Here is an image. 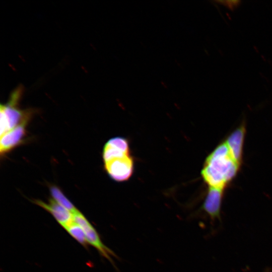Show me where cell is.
<instances>
[{"label":"cell","instance_id":"52a82bcc","mask_svg":"<svg viewBox=\"0 0 272 272\" xmlns=\"http://www.w3.org/2000/svg\"><path fill=\"white\" fill-rule=\"evenodd\" d=\"M32 201L50 213L63 228L74 222L73 214L53 198H50L48 203L39 199H35Z\"/></svg>","mask_w":272,"mask_h":272},{"label":"cell","instance_id":"5b68a950","mask_svg":"<svg viewBox=\"0 0 272 272\" xmlns=\"http://www.w3.org/2000/svg\"><path fill=\"white\" fill-rule=\"evenodd\" d=\"M225 191L215 188H208L200 210L210 219L215 221L221 220V208Z\"/></svg>","mask_w":272,"mask_h":272},{"label":"cell","instance_id":"30bf717a","mask_svg":"<svg viewBox=\"0 0 272 272\" xmlns=\"http://www.w3.org/2000/svg\"><path fill=\"white\" fill-rule=\"evenodd\" d=\"M49 189L53 199L58 203L67 209L73 214L79 211L58 187L52 185Z\"/></svg>","mask_w":272,"mask_h":272},{"label":"cell","instance_id":"3957f363","mask_svg":"<svg viewBox=\"0 0 272 272\" xmlns=\"http://www.w3.org/2000/svg\"><path fill=\"white\" fill-rule=\"evenodd\" d=\"M73 219L74 222L83 229L88 244L96 248L102 256L116 267L111 256L117 257V256L113 251L104 244L98 232L86 218L78 211L73 214Z\"/></svg>","mask_w":272,"mask_h":272},{"label":"cell","instance_id":"6da1fadb","mask_svg":"<svg viewBox=\"0 0 272 272\" xmlns=\"http://www.w3.org/2000/svg\"><path fill=\"white\" fill-rule=\"evenodd\" d=\"M242 165L223 140L206 157L201 176L208 188L225 191L237 176Z\"/></svg>","mask_w":272,"mask_h":272},{"label":"cell","instance_id":"277c9868","mask_svg":"<svg viewBox=\"0 0 272 272\" xmlns=\"http://www.w3.org/2000/svg\"><path fill=\"white\" fill-rule=\"evenodd\" d=\"M109 176L117 182L126 181L132 176L134 163L131 155L113 159L104 163Z\"/></svg>","mask_w":272,"mask_h":272},{"label":"cell","instance_id":"9c48e42d","mask_svg":"<svg viewBox=\"0 0 272 272\" xmlns=\"http://www.w3.org/2000/svg\"><path fill=\"white\" fill-rule=\"evenodd\" d=\"M29 120H25L16 127L1 136L0 152L5 154L19 145L26 133V126Z\"/></svg>","mask_w":272,"mask_h":272},{"label":"cell","instance_id":"8fae6325","mask_svg":"<svg viewBox=\"0 0 272 272\" xmlns=\"http://www.w3.org/2000/svg\"><path fill=\"white\" fill-rule=\"evenodd\" d=\"M68 233L84 247L87 248L88 243L83 229L73 222L64 228Z\"/></svg>","mask_w":272,"mask_h":272},{"label":"cell","instance_id":"8992f818","mask_svg":"<svg viewBox=\"0 0 272 272\" xmlns=\"http://www.w3.org/2000/svg\"><path fill=\"white\" fill-rule=\"evenodd\" d=\"M131 155L128 140L124 137H117L110 139L105 144L102 158L104 163L113 159Z\"/></svg>","mask_w":272,"mask_h":272},{"label":"cell","instance_id":"ba28073f","mask_svg":"<svg viewBox=\"0 0 272 272\" xmlns=\"http://www.w3.org/2000/svg\"><path fill=\"white\" fill-rule=\"evenodd\" d=\"M246 133V125L243 122L231 132L224 139L232 154L241 162H243Z\"/></svg>","mask_w":272,"mask_h":272},{"label":"cell","instance_id":"7a4b0ae2","mask_svg":"<svg viewBox=\"0 0 272 272\" xmlns=\"http://www.w3.org/2000/svg\"><path fill=\"white\" fill-rule=\"evenodd\" d=\"M23 90L21 86L18 87L11 94L9 101L1 105V136L24 121L29 120L32 116V110H22L18 107Z\"/></svg>","mask_w":272,"mask_h":272}]
</instances>
